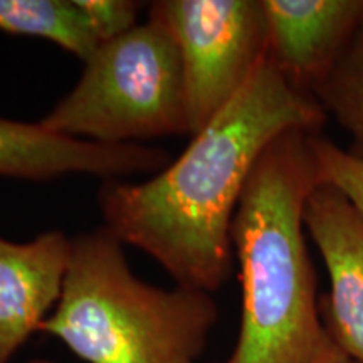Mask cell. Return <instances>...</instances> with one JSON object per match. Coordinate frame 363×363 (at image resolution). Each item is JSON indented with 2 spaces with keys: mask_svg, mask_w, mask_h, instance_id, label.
Listing matches in <instances>:
<instances>
[{
  "mask_svg": "<svg viewBox=\"0 0 363 363\" xmlns=\"http://www.w3.org/2000/svg\"><path fill=\"white\" fill-rule=\"evenodd\" d=\"M325 120L318 99L294 89L266 57L165 169L142 182H101L103 225L175 284L212 294L233 272V222L257 160L281 135L320 133Z\"/></svg>",
  "mask_w": 363,
  "mask_h": 363,
  "instance_id": "1",
  "label": "cell"
},
{
  "mask_svg": "<svg viewBox=\"0 0 363 363\" xmlns=\"http://www.w3.org/2000/svg\"><path fill=\"white\" fill-rule=\"evenodd\" d=\"M306 131L264 150L233 222L242 313L238 342L222 363H352L321 321L305 240V203L318 185Z\"/></svg>",
  "mask_w": 363,
  "mask_h": 363,
  "instance_id": "2",
  "label": "cell"
},
{
  "mask_svg": "<svg viewBox=\"0 0 363 363\" xmlns=\"http://www.w3.org/2000/svg\"><path fill=\"white\" fill-rule=\"evenodd\" d=\"M106 227L72 238L59 303L39 333L86 363H197L219 310L211 293L135 274Z\"/></svg>",
  "mask_w": 363,
  "mask_h": 363,
  "instance_id": "3",
  "label": "cell"
},
{
  "mask_svg": "<svg viewBox=\"0 0 363 363\" xmlns=\"http://www.w3.org/2000/svg\"><path fill=\"white\" fill-rule=\"evenodd\" d=\"M39 123L101 145H148L190 135L180 54L160 22H140L99 44L78 83Z\"/></svg>",
  "mask_w": 363,
  "mask_h": 363,
  "instance_id": "4",
  "label": "cell"
},
{
  "mask_svg": "<svg viewBox=\"0 0 363 363\" xmlns=\"http://www.w3.org/2000/svg\"><path fill=\"white\" fill-rule=\"evenodd\" d=\"M150 19L174 38L184 72L190 136L238 96L267 57L261 0H157Z\"/></svg>",
  "mask_w": 363,
  "mask_h": 363,
  "instance_id": "5",
  "label": "cell"
},
{
  "mask_svg": "<svg viewBox=\"0 0 363 363\" xmlns=\"http://www.w3.org/2000/svg\"><path fill=\"white\" fill-rule=\"evenodd\" d=\"M172 155L153 145H101L57 135L39 123L0 118V177L52 182L66 175L103 180L155 175Z\"/></svg>",
  "mask_w": 363,
  "mask_h": 363,
  "instance_id": "6",
  "label": "cell"
},
{
  "mask_svg": "<svg viewBox=\"0 0 363 363\" xmlns=\"http://www.w3.org/2000/svg\"><path fill=\"white\" fill-rule=\"evenodd\" d=\"M305 229L323 256L330 293L326 328L353 363H363V216L338 189L318 184L303 212Z\"/></svg>",
  "mask_w": 363,
  "mask_h": 363,
  "instance_id": "7",
  "label": "cell"
},
{
  "mask_svg": "<svg viewBox=\"0 0 363 363\" xmlns=\"http://www.w3.org/2000/svg\"><path fill=\"white\" fill-rule=\"evenodd\" d=\"M267 57L283 78L315 98L363 17V0H261Z\"/></svg>",
  "mask_w": 363,
  "mask_h": 363,
  "instance_id": "8",
  "label": "cell"
},
{
  "mask_svg": "<svg viewBox=\"0 0 363 363\" xmlns=\"http://www.w3.org/2000/svg\"><path fill=\"white\" fill-rule=\"evenodd\" d=\"M72 238L45 230L27 242L0 238V363H11L59 303Z\"/></svg>",
  "mask_w": 363,
  "mask_h": 363,
  "instance_id": "9",
  "label": "cell"
},
{
  "mask_svg": "<svg viewBox=\"0 0 363 363\" xmlns=\"http://www.w3.org/2000/svg\"><path fill=\"white\" fill-rule=\"evenodd\" d=\"M0 30L49 40L83 62L99 45L78 0H0Z\"/></svg>",
  "mask_w": 363,
  "mask_h": 363,
  "instance_id": "10",
  "label": "cell"
},
{
  "mask_svg": "<svg viewBox=\"0 0 363 363\" xmlns=\"http://www.w3.org/2000/svg\"><path fill=\"white\" fill-rule=\"evenodd\" d=\"M315 98L352 136L348 152L363 158V17Z\"/></svg>",
  "mask_w": 363,
  "mask_h": 363,
  "instance_id": "11",
  "label": "cell"
},
{
  "mask_svg": "<svg viewBox=\"0 0 363 363\" xmlns=\"http://www.w3.org/2000/svg\"><path fill=\"white\" fill-rule=\"evenodd\" d=\"M318 184L338 189L363 216V158L340 148L320 133L310 136Z\"/></svg>",
  "mask_w": 363,
  "mask_h": 363,
  "instance_id": "12",
  "label": "cell"
},
{
  "mask_svg": "<svg viewBox=\"0 0 363 363\" xmlns=\"http://www.w3.org/2000/svg\"><path fill=\"white\" fill-rule=\"evenodd\" d=\"M99 44L128 33L140 22L143 4L133 0H78Z\"/></svg>",
  "mask_w": 363,
  "mask_h": 363,
  "instance_id": "13",
  "label": "cell"
},
{
  "mask_svg": "<svg viewBox=\"0 0 363 363\" xmlns=\"http://www.w3.org/2000/svg\"><path fill=\"white\" fill-rule=\"evenodd\" d=\"M26 363H56V362L49 360V358H43V357H39V358H33V360H29V362H26Z\"/></svg>",
  "mask_w": 363,
  "mask_h": 363,
  "instance_id": "14",
  "label": "cell"
},
{
  "mask_svg": "<svg viewBox=\"0 0 363 363\" xmlns=\"http://www.w3.org/2000/svg\"><path fill=\"white\" fill-rule=\"evenodd\" d=\"M352 363H353V362H352Z\"/></svg>",
  "mask_w": 363,
  "mask_h": 363,
  "instance_id": "15",
  "label": "cell"
}]
</instances>
